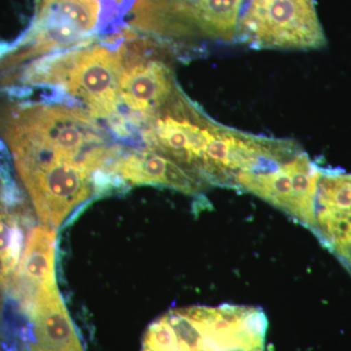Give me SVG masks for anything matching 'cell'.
<instances>
[{
    "label": "cell",
    "mask_w": 351,
    "mask_h": 351,
    "mask_svg": "<svg viewBox=\"0 0 351 351\" xmlns=\"http://www.w3.org/2000/svg\"><path fill=\"white\" fill-rule=\"evenodd\" d=\"M5 137L22 181L83 168L99 182L122 151L95 117L63 104L20 106L7 120Z\"/></svg>",
    "instance_id": "1"
},
{
    "label": "cell",
    "mask_w": 351,
    "mask_h": 351,
    "mask_svg": "<svg viewBox=\"0 0 351 351\" xmlns=\"http://www.w3.org/2000/svg\"><path fill=\"white\" fill-rule=\"evenodd\" d=\"M267 330V315L260 307H182L149 325L142 351H265Z\"/></svg>",
    "instance_id": "2"
},
{
    "label": "cell",
    "mask_w": 351,
    "mask_h": 351,
    "mask_svg": "<svg viewBox=\"0 0 351 351\" xmlns=\"http://www.w3.org/2000/svg\"><path fill=\"white\" fill-rule=\"evenodd\" d=\"M121 58L106 45L82 46L40 57L29 64L23 82L57 90L71 107L95 119H110L120 104Z\"/></svg>",
    "instance_id": "3"
},
{
    "label": "cell",
    "mask_w": 351,
    "mask_h": 351,
    "mask_svg": "<svg viewBox=\"0 0 351 351\" xmlns=\"http://www.w3.org/2000/svg\"><path fill=\"white\" fill-rule=\"evenodd\" d=\"M237 38L278 49H318L326 44L313 0H243Z\"/></svg>",
    "instance_id": "4"
},
{
    "label": "cell",
    "mask_w": 351,
    "mask_h": 351,
    "mask_svg": "<svg viewBox=\"0 0 351 351\" xmlns=\"http://www.w3.org/2000/svg\"><path fill=\"white\" fill-rule=\"evenodd\" d=\"M100 12L99 0H46L36 8L31 29L6 63L19 64L32 58L90 45L95 40L93 32Z\"/></svg>",
    "instance_id": "5"
},
{
    "label": "cell",
    "mask_w": 351,
    "mask_h": 351,
    "mask_svg": "<svg viewBox=\"0 0 351 351\" xmlns=\"http://www.w3.org/2000/svg\"><path fill=\"white\" fill-rule=\"evenodd\" d=\"M120 43L122 63L120 104L117 112L128 117H143L158 108L178 87L169 66L152 59L145 40Z\"/></svg>",
    "instance_id": "6"
},
{
    "label": "cell",
    "mask_w": 351,
    "mask_h": 351,
    "mask_svg": "<svg viewBox=\"0 0 351 351\" xmlns=\"http://www.w3.org/2000/svg\"><path fill=\"white\" fill-rule=\"evenodd\" d=\"M309 230L351 274V174L321 168Z\"/></svg>",
    "instance_id": "7"
},
{
    "label": "cell",
    "mask_w": 351,
    "mask_h": 351,
    "mask_svg": "<svg viewBox=\"0 0 351 351\" xmlns=\"http://www.w3.org/2000/svg\"><path fill=\"white\" fill-rule=\"evenodd\" d=\"M24 308L29 325L27 351H86L56 281L38 286Z\"/></svg>",
    "instance_id": "8"
},
{
    "label": "cell",
    "mask_w": 351,
    "mask_h": 351,
    "mask_svg": "<svg viewBox=\"0 0 351 351\" xmlns=\"http://www.w3.org/2000/svg\"><path fill=\"white\" fill-rule=\"evenodd\" d=\"M108 173L130 186H167L189 195H199L209 186L181 164L149 147L121 151Z\"/></svg>",
    "instance_id": "9"
},
{
    "label": "cell",
    "mask_w": 351,
    "mask_h": 351,
    "mask_svg": "<svg viewBox=\"0 0 351 351\" xmlns=\"http://www.w3.org/2000/svg\"><path fill=\"white\" fill-rule=\"evenodd\" d=\"M56 230L53 226L44 223L34 228L27 237L20 265L14 276V279L22 281L27 290L24 302L41 284L56 281Z\"/></svg>",
    "instance_id": "10"
},
{
    "label": "cell",
    "mask_w": 351,
    "mask_h": 351,
    "mask_svg": "<svg viewBox=\"0 0 351 351\" xmlns=\"http://www.w3.org/2000/svg\"><path fill=\"white\" fill-rule=\"evenodd\" d=\"M8 173L0 167V289L13 280L22 257L23 234L8 205L19 197Z\"/></svg>",
    "instance_id": "11"
},
{
    "label": "cell",
    "mask_w": 351,
    "mask_h": 351,
    "mask_svg": "<svg viewBox=\"0 0 351 351\" xmlns=\"http://www.w3.org/2000/svg\"><path fill=\"white\" fill-rule=\"evenodd\" d=\"M243 0H196L193 3L197 34L218 40L237 38Z\"/></svg>",
    "instance_id": "12"
}]
</instances>
